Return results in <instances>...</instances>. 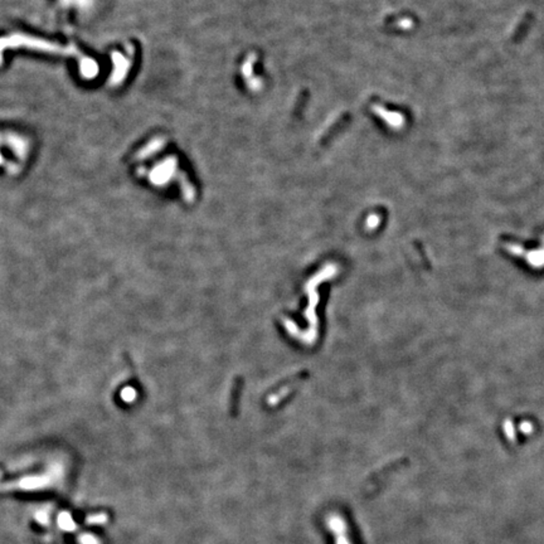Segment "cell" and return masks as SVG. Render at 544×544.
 Wrapping results in <instances>:
<instances>
[{
    "mask_svg": "<svg viewBox=\"0 0 544 544\" xmlns=\"http://www.w3.org/2000/svg\"><path fill=\"white\" fill-rule=\"evenodd\" d=\"M530 25V15L528 14L527 17L524 18V19L520 22V24L518 25L517 28V32H515V35H514V39L515 40H519L520 38H523V35L525 34V32H527L528 27Z\"/></svg>",
    "mask_w": 544,
    "mask_h": 544,
    "instance_id": "6da1fadb",
    "label": "cell"
},
{
    "mask_svg": "<svg viewBox=\"0 0 544 544\" xmlns=\"http://www.w3.org/2000/svg\"><path fill=\"white\" fill-rule=\"evenodd\" d=\"M504 429H505V430H507V432H508V434H507V437H508V438H509V440H510V441H514V442H515V435H514V430H513V426H512V422H510V421H509V420H508V421H505V424H504Z\"/></svg>",
    "mask_w": 544,
    "mask_h": 544,
    "instance_id": "7a4b0ae2",
    "label": "cell"
}]
</instances>
